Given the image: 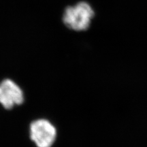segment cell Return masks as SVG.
Here are the masks:
<instances>
[{
  "instance_id": "cell-1",
  "label": "cell",
  "mask_w": 147,
  "mask_h": 147,
  "mask_svg": "<svg viewBox=\"0 0 147 147\" xmlns=\"http://www.w3.org/2000/svg\"><path fill=\"white\" fill-rule=\"evenodd\" d=\"M94 16V11L89 4L80 2L66 8L63 21L68 28L74 31H84L88 29Z\"/></svg>"
},
{
  "instance_id": "cell-2",
  "label": "cell",
  "mask_w": 147,
  "mask_h": 147,
  "mask_svg": "<svg viewBox=\"0 0 147 147\" xmlns=\"http://www.w3.org/2000/svg\"><path fill=\"white\" fill-rule=\"evenodd\" d=\"M30 138L37 147H51L57 136L55 126L47 119H37L29 127Z\"/></svg>"
},
{
  "instance_id": "cell-3",
  "label": "cell",
  "mask_w": 147,
  "mask_h": 147,
  "mask_svg": "<svg viewBox=\"0 0 147 147\" xmlns=\"http://www.w3.org/2000/svg\"><path fill=\"white\" fill-rule=\"evenodd\" d=\"M24 102L23 92L21 87L10 79H5L0 83V104L5 109H11Z\"/></svg>"
}]
</instances>
